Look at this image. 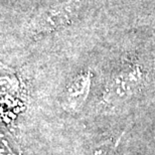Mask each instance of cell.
Instances as JSON below:
<instances>
[{"label":"cell","instance_id":"7a4b0ae2","mask_svg":"<svg viewBox=\"0 0 155 155\" xmlns=\"http://www.w3.org/2000/svg\"><path fill=\"white\" fill-rule=\"evenodd\" d=\"M91 75L80 74L71 82L61 97V105L68 112H78L88 96Z\"/></svg>","mask_w":155,"mask_h":155},{"label":"cell","instance_id":"6da1fadb","mask_svg":"<svg viewBox=\"0 0 155 155\" xmlns=\"http://www.w3.org/2000/svg\"><path fill=\"white\" fill-rule=\"evenodd\" d=\"M79 7V0H69L43 11L32 21V31L35 35L48 33L67 25L77 15Z\"/></svg>","mask_w":155,"mask_h":155},{"label":"cell","instance_id":"277c9868","mask_svg":"<svg viewBox=\"0 0 155 155\" xmlns=\"http://www.w3.org/2000/svg\"><path fill=\"white\" fill-rule=\"evenodd\" d=\"M121 137L122 135H120L118 138H111L109 140L102 142L93 148L90 155H115Z\"/></svg>","mask_w":155,"mask_h":155},{"label":"cell","instance_id":"3957f363","mask_svg":"<svg viewBox=\"0 0 155 155\" xmlns=\"http://www.w3.org/2000/svg\"><path fill=\"white\" fill-rule=\"evenodd\" d=\"M142 82V73L138 67L129 71H124L115 77L112 82V91L118 96H127L134 93Z\"/></svg>","mask_w":155,"mask_h":155}]
</instances>
